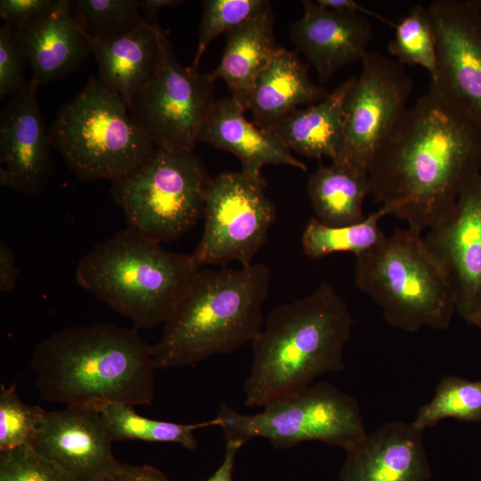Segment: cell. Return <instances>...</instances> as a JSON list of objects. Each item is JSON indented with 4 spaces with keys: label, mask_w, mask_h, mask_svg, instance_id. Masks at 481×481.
<instances>
[{
    "label": "cell",
    "mask_w": 481,
    "mask_h": 481,
    "mask_svg": "<svg viewBox=\"0 0 481 481\" xmlns=\"http://www.w3.org/2000/svg\"><path fill=\"white\" fill-rule=\"evenodd\" d=\"M481 170V124L429 85L409 107L368 170L371 195L421 234L454 207Z\"/></svg>",
    "instance_id": "obj_1"
},
{
    "label": "cell",
    "mask_w": 481,
    "mask_h": 481,
    "mask_svg": "<svg viewBox=\"0 0 481 481\" xmlns=\"http://www.w3.org/2000/svg\"><path fill=\"white\" fill-rule=\"evenodd\" d=\"M30 364L47 402L100 412L114 404L149 405L155 397L151 346L136 328L67 327L37 343Z\"/></svg>",
    "instance_id": "obj_2"
},
{
    "label": "cell",
    "mask_w": 481,
    "mask_h": 481,
    "mask_svg": "<svg viewBox=\"0 0 481 481\" xmlns=\"http://www.w3.org/2000/svg\"><path fill=\"white\" fill-rule=\"evenodd\" d=\"M352 325L346 302L325 281L311 294L274 307L251 342L246 406L264 407L319 376L342 371Z\"/></svg>",
    "instance_id": "obj_3"
},
{
    "label": "cell",
    "mask_w": 481,
    "mask_h": 481,
    "mask_svg": "<svg viewBox=\"0 0 481 481\" xmlns=\"http://www.w3.org/2000/svg\"><path fill=\"white\" fill-rule=\"evenodd\" d=\"M270 268L200 269L151 346L156 370L193 365L252 342L264 324Z\"/></svg>",
    "instance_id": "obj_4"
},
{
    "label": "cell",
    "mask_w": 481,
    "mask_h": 481,
    "mask_svg": "<svg viewBox=\"0 0 481 481\" xmlns=\"http://www.w3.org/2000/svg\"><path fill=\"white\" fill-rule=\"evenodd\" d=\"M160 244L126 227L87 252L75 279L136 329L164 323L200 267Z\"/></svg>",
    "instance_id": "obj_5"
},
{
    "label": "cell",
    "mask_w": 481,
    "mask_h": 481,
    "mask_svg": "<svg viewBox=\"0 0 481 481\" xmlns=\"http://www.w3.org/2000/svg\"><path fill=\"white\" fill-rule=\"evenodd\" d=\"M355 284L393 327L414 332L445 330L455 310L451 279L425 243L409 228L396 229L374 249L355 257Z\"/></svg>",
    "instance_id": "obj_6"
},
{
    "label": "cell",
    "mask_w": 481,
    "mask_h": 481,
    "mask_svg": "<svg viewBox=\"0 0 481 481\" xmlns=\"http://www.w3.org/2000/svg\"><path fill=\"white\" fill-rule=\"evenodd\" d=\"M48 132L52 146L87 181L120 180L146 163L157 149L125 102L94 77L61 109Z\"/></svg>",
    "instance_id": "obj_7"
},
{
    "label": "cell",
    "mask_w": 481,
    "mask_h": 481,
    "mask_svg": "<svg viewBox=\"0 0 481 481\" xmlns=\"http://www.w3.org/2000/svg\"><path fill=\"white\" fill-rule=\"evenodd\" d=\"M262 408L249 415L223 404L214 420L225 440L245 444L262 437L276 449L321 441L346 452L366 434L357 401L329 382L313 383Z\"/></svg>",
    "instance_id": "obj_8"
},
{
    "label": "cell",
    "mask_w": 481,
    "mask_h": 481,
    "mask_svg": "<svg viewBox=\"0 0 481 481\" xmlns=\"http://www.w3.org/2000/svg\"><path fill=\"white\" fill-rule=\"evenodd\" d=\"M210 178L193 151L159 147L142 167L112 182L110 193L127 227L162 243L179 238L198 222Z\"/></svg>",
    "instance_id": "obj_9"
},
{
    "label": "cell",
    "mask_w": 481,
    "mask_h": 481,
    "mask_svg": "<svg viewBox=\"0 0 481 481\" xmlns=\"http://www.w3.org/2000/svg\"><path fill=\"white\" fill-rule=\"evenodd\" d=\"M215 82L210 73L179 63L160 27L155 69L135 95L130 116L157 148L193 151L216 101Z\"/></svg>",
    "instance_id": "obj_10"
},
{
    "label": "cell",
    "mask_w": 481,
    "mask_h": 481,
    "mask_svg": "<svg viewBox=\"0 0 481 481\" xmlns=\"http://www.w3.org/2000/svg\"><path fill=\"white\" fill-rule=\"evenodd\" d=\"M265 181L238 172H223L210 178L202 216L204 228L192 256L196 264L240 266L253 259L274 223L273 202L265 193Z\"/></svg>",
    "instance_id": "obj_11"
},
{
    "label": "cell",
    "mask_w": 481,
    "mask_h": 481,
    "mask_svg": "<svg viewBox=\"0 0 481 481\" xmlns=\"http://www.w3.org/2000/svg\"><path fill=\"white\" fill-rule=\"evenodd\" d=\"M344 102V140L331 163L368 173L371 163L408 107L413 81L404 65L367 51Z\"/></svg>",
    "instance_id": "obj_12"
},
{
    "label": "cell",
    "mask_w": 481,
    "mask_h": 481,
    "mask_svg": "<svg viewBox=\"0 0 481 481\" xmlns=\"http://www.w3.org/2000/svg\"><path fill=\"white\" fill-rule=\"evenodd\" d=\"M427 9L436 45L429 85L481 124V1L436 0Z\"/></svg>",
    "instance_id": "obj_13"
},
{
    "label": "cell",
    "mask_w": 481,
    "mask_h": 481,
    "mask_svg": "<svg viewBox=\"0 0 481 481\" xmlns=\"http://www.w3.org/2000/svg\"><path fill=\"white\" fill-rule=\"evenodd\" d=\"M423 238L451 279L456 312L474 324L481 314V174Z\"/></svg>",
    "instance_id": "obj_14"
},
{
    "label": "cell",
    "mask_w": 481,
    "mask_h": 481,
    "mask_svg": "<svg viewBox=\"0 0 481 481\" xmlns=\"http://www.w3.org/2000/svg\"><path fill=\"white\" fill-rule=\"evenodd\" d=\"M30 81L10 97L0 115V184L19 193H41L53 175L52 143Z\"/></svg>",
    "instance_id": "obj_15"
},
{
    "label": "cell",
    "mask_w": 481,
    "mask_h": 481,
    "mask_svg": "<svg viewBox=\"0 0 481 481\" xmlns=\"http://www.w3.org/2000/svg\"><path fill=\"white\" fill-rule=\"evenodd\" d=\"M99 412L66 406L46 412L31 446L79 481H99L121 464Z\"/></svg>",
    "instance_id": "obj_16"
},
{
    "label": "cell",
    "mask_w": 481,
    "mask_h": 481,
    "mask_svg": "<svg viewBox=\"0 0 481 481\" xmlns=\"http://www.w3.org/2000/svg\"><path fill=\"white\" fill-rule=\"evenodd\" d=\"M303 15L289 29V37L322 83L341 68L361 61L372 38L364 15L345 12L302 1Z\"/></svg>",
    "instance_id": "obj_17"
},
{
    "label": "cell",
    "mask_w": 481,
    "mask_h": 481,
    "mask_svg": "<svg viewBox=\"0 0 481 481\" xmlns=\"http://www.w3.org/2000/svg\"><path fill=\"white\" fill-rule=\"evenodd\" d=\"M423 432L412 422L393 420L346 451L339 481H429Z\"/></svg>",
    "instance_id": "obj_18"
},
{
    "label": "cell",
    "mask_w": 481,
    "mask_h": 481,
    "mask_svg": "<svg viewBox=\"0 0 481 481\" xmlns=\"http://www.w3.org/2000/svg\"><path fill=\"white\" fill-rule=\"evenodd\" d=\"M245 112L242 104L232 96L216 100L200 130L199 142L235 155L240 162V171L257 181H265L261 173L265 165L307 170L306 165L291 154L277 135L256 126Z\"/></svg>",
    "instance_id": "obj_19"
},
{
    "label": "cell",
    "mask_w": 481,
    "mask_h": 481,
    "mask_svg": "<svg viewBox=\"0 0 481 481\" xmlns=\"http://www.w3.org/2000/svg\"><path fill=\"white\" fill-rule=\"evenodd\" d=\"M72 1L60 6L44 20L15 29L31 67L30 82L39 86L77 70L93 54L89 36L71 12Z\"/></svg>",
    "instance_id": "obj_20"
},
{
    "label": "cell",
    "mask_w": 481,
    "mask_h": 481,
    "mask_svg": "<svg viewBox=\"0 0 481 481\" xmlns=\"http://www.w3.org/2000/svg\"><path fill=\"white\" fill-rule=\"evenodd\" d=\"M330 93L310 79L308 66L295 52L279 47L257 77L245 109L256 126L271 131L301 106L316 103Z\"/></svg>",
    "instance_id": "obj_21"
},
{
    "label": "cell",
    "mask_w": 481,
    "mask_h": 481,
    "mask_svg": "<svg viewBox=\"0 0 481 481\" xmlns=\"http://www.w3.org/2000/svg\"><path fill=\"white\" fill-rule=\"evenodd\" d=\"M160 25L145 22L130 33L106 39L90 37L99 78L128 110L151 78L158 60Z\"/></svg>",
    "instance_id": "obj_22"
},
{
    "label": "cell",
    "mask_w": 481,
    "mask_h": 481,
    "mask_svg": "<svg viewBox=\"0 0 481 481\" xmlns=\"http://www.w3.org/2000/svg\"><path fill=\"white\" fill-rule=\"evenodd\" d=\"M355 77L342 82L323 100L296 110L271 132L305 157L335 161L344 140V102Z\"/></svg>",
    "instance_id": "obj_23"
},
{
    "label": "cell",
    "mask_w": 481,
    "mask_h": 481,
    "mask_svg": "<svg viewBox=\"0 0 481 481\" xmlns=\"http://www.w3.org/2000/svg\"><path fill=\"white\" fill-rule=\"evenodd\" d=\"M273 22L269 3L257 16L227 32L220 62L210 73L216 81H225L232 96L244 108L257 77L279 48Z\"/></svg>",
    "instance_id": "obj_24"
},
{
    "label": "cell",
    "mask_w": 481,
    "mask_h": 481,
    "mask_svg": "<svg viewBox=\"0 0 481 481\" xmlns=\"http://www.w3.org/2000/svg\"><path fill=\"white\" fill-rule=\"evenodd\" d=\"M306 191L314 217L325 225H349L365 218L363 202L371 194L368 173L320 160L308 176Z\"/></svg>",
    "instance_id": "obj_25"
},
{
    "label": "cell",
    "mask_w": 481,
    "mask_h": 481,
    "mask_svg": "<svg viewBox=\"0 0 481 481\" xmlns=\"http://www.w3.org/2000/svg\"><path fill=\"white\" fill-rule=\"evenodd\" d=\"M104 426L114 441L139 440L149 443H172L195 450L198 442L194 431L216 426V420L181 424L149 419L139 415L134 406L114 404L100 412Z\"/></svg>",
    "instance_id": "obj_26"
},
{
    "label": "cell",
    "mask_w": 481,
    "mask_h": 481,
    "mask_svg": "<svg viewBox=\"0 0 481 481\" xmlns=\"http://www.w3.org/2000/svg\"><path fill=\"white\" fill-rule=\"evenodd\" d=\"M387 216L379 208L356 224L343 226H329L312 217L303 231L301 237L305 255L312 259H319L338 252H351L355 256L363 254L387 237L379 222Z\"/></svg>",
    "instance_id": "obj_27"
},
{
    "label": "cell",
    "mask_w": 481,
    "mask_h": 481,
    "mask_svg": "<svg viewBox=\"0 0 481 481\" xmlns=\"http://www.w3.org/2000/svg\"><path fill=\"white\" fill-rule=\"evenodd\" d=\"M447 418L463 422L481 421V380L444 377L433 398L419 409L412 423L424 430Z\"/></svg>",
    "instance_id": "obj_28"
},
{
    "label": "cell",
    "mask_w": 481,
    "mask_h": 481,
    "mask_svg": "<svg viewBox=\"0 0 481 481\" xmlns=\"http://www.w3.org/2000/svg\"><path fill=\"white\" fill-rule=\"evenodd\" d=\"M387 50L402 65L420 66L434 77L436 72V45L427 7L415 5L397 24Z\"/></svg>",
    "instance_id": "obj_29"
},
{
    "label": "cell",
    "mask_w": 481,
    "mask_h": 481,
    "mask_svg": "<svg viewBox=\"0 0 481 481\" xmlns=\"http://www.w3.org/2000/svg\"><path fill=\"white\" fill-rule=\"evenodd\" d=\"M71 12L86 34L95 39L122 36L146 22L139 0H76L72 1Z\"/></svg>",
    "instance_id": "obj_30"
},
{
    "label": "cell",
    "mask_w": 481,
    "mask_h": 481,
    "mask_svg": "<svg viewBox=\"0 0 481 481\" xmlns=\"http://www.w3.org/2000/svg\"><path fill=\"white\" fill-rule=\"evenodd\" d=\"M266 0H205L199 29V42L192 67L197 69L209 43L222 33L238 28L261 12Z\"/></svg>",
    "instance_id": "obj_31"
},
{
    "label": "cell",
    "mask_w": 481,
    "mask_h": 481,
    "mask_svg": "<svg viewBox=\"0 0 481 481\" xmlns=\"http://www.w3.org/2000/svg\"><path fill=\"white\" fill-rule=\"evenodd\" d=\"M46 411L20 401L15 385L0 386V452L31 445Z\"/></svg>",
    "instance_id": "obj_32"
},
{
    "label": "cell",
    "mask_w": 481,
    "mask_h": 481,
    "mask_svg": "<svg viewBox=\"0 0 481 481\" xmlns=\"http://www.w3.org/2000/svg\"><path fill=\"white\" fill-rule=\"evenodd\" d=\"M0 481H79L31 445L0 452Z\"/></svg>",
    "instance_id": "obj_33"
},
{
    "label": "cell",
    "mask_w": 481,
    "mask_h": 481,
    "mask_svg": "<svg viewBox=\"0 0 481 481\" xmlns=\"http://www.w3.org/2000/svg\"><path fill=\"white\" fill-rule=\"evenodd\" d=\"M26 61L14 27L3 24L0 28V99L14 95L28 85L23 76Z\"/></svg>",
    "instance_id": "obj_34"
},
{
    "label": "cell",
    "mask_w": 481,
    "mask_h": 481,
    "mask_svg": "<svg viewBox=\"0 0 481 481\" xmlns=\"http://www.w3.org/2000/svg\"><path fill=\"white\" fill-rule=\"evenodd\" d=\"M61 0H1L0 16L15 29L35 24L52 14Z\"/></svg>",
    "instance_id": "obj_35"
},
{
    "label": "cell",
    "mask_w": 481,
    "mask_h": 481,
    "mask_svg": "<svg viewBox=\"0 0 481 481\" xmlns=\"http://www.w3.org/2000/svg\"><path fill=\"white\" fill-rule=\"evenodd\" d=\"M99 481H171L163 472L150 465H120Z\"/></svg>",
    "instance_id": "obj_36"
},
{
    "label": "cell",
    "mask_w": 481,
    "mask_h": 481,
    "mask_svg": "<svg viewBox=\"0 0 481 481\" xmlns=\"http://www.w3.org/2000/svg\"><path fill=\"white\" fill-rule=\"evenodd\" d=\"M19 270L10 246L0 241V291L6 293L14 289L17 284Z\"/></svg>",
    "instance_id": "obj_37"
},
{
    "label": "cell",
    "mask_w": 481,
    "mask_h": 481,
    "mask_svg": "<svg viewBox=\"0 0 481 481\" xmlns=\"http://www.w3.org/2000/svg\"><path fill=\"white\" fill-rule=\"evenodd\" d=\"M243 443L225 440L224 456L220 466L205 481H232L235 459Z\"/></svg>",
    "instance_id": "obj_38"
},
{
    "label": "cell",
    "mask_w": 481,
    "mask_h": 481,
    "mask_svg": "<svg viewBox=\"0 0 481 481\" xmlns=\"http://www.w3.org/2000/svg\"><path fill=\"white\" fill-rule=\"evenodd\" d=\"M315 2L322 7L338 12H358L361 14L371 15L375 19H378L380 21L387 23L395 28V24L392 21H389L387 19L365 8L362 4L353 0H316Z\"/></svg>",
    "instance_id": "obj_39"
},
{
    "label": "cell",
    "mask_w": 481,
    "mask_h": 481,
    "mask_svg": "<svg viewBox=\"0 0 481 481\" xmlns=\"http://www.w3.org/2000/svg\"><path fill=\"white\" fill-rule=\"evenodd\" d=\"M184 3L182 0H139V7L143 20L149 24H154L158 12L165 7L174 8Z\"/></svg>",
    "instance_id": "obj_40"
},
{
    "label": "cell",
    "mask_w": 481,
    "mask_h": 481,
    "mask_svg": "<svg viewBox=\"0 0 481 481\" xmlns=\"http://www.w3.org/2000/svg\"><path fill=\"white\" fill-rule=\"evenodd\" d=\"M474 325L478 327L481 330V314L477 317V321L475 322Z\"/></svg>",
    "instance_id": "obj_41"
}]
</instances>
